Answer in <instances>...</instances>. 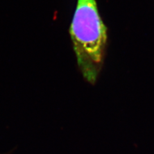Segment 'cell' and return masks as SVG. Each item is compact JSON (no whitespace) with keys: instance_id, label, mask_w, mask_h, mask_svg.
Segmentation results:
<instances>
[{"instance_id":"1","label":"cell","mask_w":154,"mask_h":154,"mask_svg":"<svg viewBox=\"0 0 154 154\" xmlns=\"http://www.w3.org/2000/svg\"><path fill=\"white\" fill-rule=\"evenodd\" d=\"M69 33L81 73L94 85L102 69L107 44V29L96 0H77Z\"/></svg>"}]
</instances>
